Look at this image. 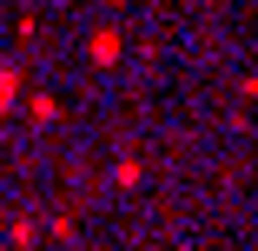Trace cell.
Returning a JSON list of instances; mask_svg holds the SVG:
<instances>
[{"label": "cell", "instance_id": "6da1fadb", "mask_svg": "<svg viewBox=\"0 0 258 251\" xmlns=\"http://www.w3.org/2000/svg\"><path fill=\"white\" fill-rule=\"evenodd\" d=\"M0 99H14V73H0Z\"/></svg>", "mask_w": 258, "mask_h": 251}]
</instances>
